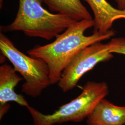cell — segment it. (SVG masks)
<instances>
[{
	"instance_id": "obj_7",
	"label": "cell",
	"mask_w": 125,
	"mask_h": 125,
	"mask_svg": "<svg viewBox=\"0 0 125 125\" xmlns=\"http://www.w3.org/2000/svg\"><path fill=\"white\" fill-rule=\"evenodd\" d=\"M17 72L13 67L7 63L2 64L0 66V107L10 102H14L22 107L29 106L22 95L15 91V87L23 79Z\"/></svg>"
},
{
	"instance_id": "obj_3",
	"label": "cell",
	"mask_w": 125,
	"mask_h": 125,
	"mask_svg": "<svg viewBox=\"0 0 125 125\" xmlns=\"http://www.w3.org/2000/svg\"><path fill=\"white\" fill-rule=\"evenodd\" d=\"M109 93L105 82L88 81L76 98L58 107L51 114H45L29 106L27 107L33 125H55L68 122H80L87 119L99 102Z\"/></svg>"
},
{
	"instance_id": "obj_2",
	"label": "cell",
	"mask_w": 125,
	"mask_h": 125,
	"mask_svg": "<svg viewBox=\"0 0 125 125\" xmlns=\"http://www.w3.org/2000/svg\"><path fill=\"white\" fill-rule=\"evenodd\" d=\"M42 0H19V7L13 22L0 26L1 32L21 31L27 36L49 40L56 38L76 21L60 13H52L44 9Z\"/></svg>"
},
{
	"instance_id": "obj_5",
	"label": "cell",
	"mask_w": 125,
	"mask_h": 125,
	"mask_svg": "<svg viewBox=\"0 0 125 125\" xmlns=\"http://www.w3.org/2000/svg\"><path fill=\"white\" fill-rule=\"evenodd\" d=\"M107 44L95 43L82 50L63 71L58 84L64 93L73 89L85 73L100 62H107L113 58Z\"/></svg>"
},
{
	"instance_id": "obj_1",
	"label": "cell",
	"mask_w": 125,
	"mask_h": 125,
	"mask_svg": "<svg viewBox=\"0 0 125 125\" xmlns=\"http://www.w3.org/2000/svg\"><path fill=\"white\" fill-rule=\"evenodd\" d=\"M93 26V20L77 21L58 35L52 43L35 46L27 52L30 56L41 58L47 63L51 85L58 83L64 69L82 50L108 40L115 34V31L110 30L106 33L93 32L92 35L86 36L85 31Z\"/></svg>"
},
{
	"instance_id": "obj_6",
	"label": "cell",
	"mask_w": 125,
	"mask_h": 125,
	"mask_svg": "<svg viewBox=\"0 0 125 125\" xmlns=\"http://www.w3.org/2000/svg\"><path fill=\"white\" fill-rule=\"evenodd\" d=\"M94 15V31L106 33L117 20L125 19V10L116 9L106 0H84Z\"/></svg>"
},
{
	"instance_id": "obj_12",
	"label": "cell",
	"mask_w": 125,
	"mask_h": 125,
	"mask_svg": "<svg viewBox=\"0 0 125 125\" xmlns=\"http://www.w3.org/2000/svg\"><path fill=\"white\" fill-rule=\"evenodd\" d=\"M118 6V9L125 10V0H115Z\"/></svg>"
},
{
	"instance_id": "obj_9",
	"label": "cell",
	"mask_w": 125,
	"mask_h": 125,
	"mask_svg": "<svg viewBox=\"0 0 125 125\" xmlns=\"http://www.w3.org/2000/svg\"><path fill=\"white\" fill-rule=\"evenodd\" d=\"M52 11L66 15L78 21L93 20L80 0H42Z\"/></svg>"
},
{
	"instance_id": "obj_10",
	"label": "cell",
	"mask_w": 125,
	"mask_h": 125,
	"mask_svg": "<svg viewBox=\"0 0 125 125\" xmlns=\"http://www.w3.org/2000/svg\"><path fill=\"white\" fill-rule=\"evenodd\" d=\"M107 44L110 53L125 55V38L121 37L112 39Z\"/></svg>"
},
{
	"instance_id": "obj_4",
	"label": "cell",
	"mask_w": 125,
	"mask_h": 125,
	"mask_svg": "<svg viewBox=\"0 0 125 125\" xmlns=\"http://www.w3.org/2000/svg\"><path fill=\"white\" fill-rule=\"evenodd\" d=\"M0 50L25 81L21 86L22 92L36 98L51 85L47 63L41 58L29 57L21 52L2 32H0Z\"/></svg>"
},
{
	"instance_id": "obj_8",
	"label": "cell",
	"mask_w": 125,
	"mask_h": 125,
	"mask_svg": "<svg viewBox=\"0 0 125 125\" xmlns=\"http://www.w3.org/2000/svg\"><path fill=\"white\" fill-rule=\"evenodd\" d=\"M87 125H125V106L102 99L86 119Z\"/></svg>"
},
{
	"instance_id": "obj_11",
	"label": "cell",
	"mask_w": 125,
	"mask_h": 125,
	"mask_svg": "<svg viewBox=\"0 0 125 125\" xmlns=\"http://www.w3.org/2000/svg\"><path fill=\"white\" fill-rule=\"evenodd\" d=\"M10 108V105L9 103L3 106L0 107V119L1 120L3 116L8 112Z\"/></svg>"
}]
</instances>
